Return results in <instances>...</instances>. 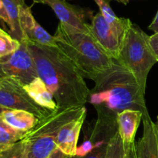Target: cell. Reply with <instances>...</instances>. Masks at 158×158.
Here are the masks:
<instances>
[{"instance_id":"8","label":"cell","mask_w":158,"mask_h":158,"mask_svg":"<svg viewBox=\"0 0 158 158\" xmlns=\"http://www.w3.org/2000/svg\"><path fill=\"white\" fill-rule=\"evenodd\" d=\"M89 33L110 57L114 60L118 59L120 45L124 37L100 12L92 17Z\"/></svg>"},{"instance_id":"2","label":"cell","mask_w":158,"mask_h":158,"mask_svg":"<svg viewBox=\"0 0 158 158\" xmlns=\"http://www.w3.org/2000/svg\"><path fill=\"white\" fill-rule=\"evenodd\" d=\"M95 85L89 91L88 102L97 110L117 116L125 109L140 110L143 119H151L142 90L132 73L114 60L112 66L96 77Z\"/></svg>"},{"instance_id":"29","label":"cell","mask_w":158,"mask_h":158,"mask_svg":"<svg viewBox=\"0 0 158 158\" xmlns=\"http://www.w3.org/2000/svg\"><path fill=\"white\" fill-rule=\"evenodd\" d=\"M34 2H38V3H43V0H33Z\"/></svg>"},{"instance_id":"27","label":"cell","mask_w":158,"mask_h":158,"mask_svg":"<svg viewBox=\"0 0 158 158\" xmlns=\"http://www.w3.org/2000/svg\"><path fill=\"white\" fill-rule=\"evenodd\" d=\"M116 1H117L118 2L123 3V4H124V5H127L129 3V2L131 1V0H116Z\"/></svg>"},{"instance_id":"15","label":"cell","mask_w":158,"mask_h":158,"mask_svg":"<svg viewBox=\"0 0 158 158\" xmlns=\"http://www.w3.org/2000/svg\"><path fill=\"white\" fill-rule=\"evenodd\" d=\"M0 116L9 126L22 132L30 130L40 119L32 113L21 109H7Z\"/></svg>"},{"instance_id":"14","label":"cell","mask_w":158,"mask_h":158,"mask_svg":"<svg viewBox=\"0 0 158 158\" xmlns=\"http://www.w3.org/2000/svg\"><path fill=\"white\" fill-rule=\"evenodd\" d=\"M23 86L29 96L41 107L50 111H55L59 108L52 93L40 77Z\"/></svg>"},{"instance_id":"11","label":"cell","mask_w":158,"mask_h":158,"mask_svg":"<svg viewBox=\"0 0 158 158\" xmlns=\"http://www.w3.org/2000/svg\"><path fill=\"white\" fill-rule=\"evenodd\" d=\"M86 116V108H84L79 116L65 123L59 130L56 138L57 148L66 156L77 155V143Z\"/></svg>"},{"instance_id":"21","label":"cell","mask_w":158,"mask_h":158,"mask_svg":"<svg viewBox=\"0 0 158 158\" xmlns=\"http://www.w3.org/2000/svg\"><path fill=\"white\" fill-rule=\"evenodd\" d=\"M27 142L24 138L0 153V158H26Z\"/></svg>"},{"instance_id":"20","label":"cell","mask_w":158,"mask_h":158,"mask_svg":"<svg viewBox=\"0 0 158 158\" xmlns=\"http://www.w3.org/2000/svg\"><path fill=\"white\" fill-rule=\"evenodd\" d=\"M20 46V42L0 28V58L15 52Z\"/></svg>"},{"instance_id":"16","label":"cell","mask_w":158,"mask_h":158,"mask_svg":"<svg viewBox=\"0 0 158 158\" xmlns=\"http://www.w3.org/2000/svg\"><path fill=\"white\" fill-rule=\"evenodd\" d=\"M111 0H94L100 9V12L105 19L114 26L123 37L132 22L130 19L120 18L115 15L110 6Z\"/></svg>"},{"instance_id":"33","label":"cell","mask_w":158,"mask_h":158,"mask_svg":"<svg viewBox=\"0 0 158 158\" xmlns=\"http://www.w3.org/2000/svg\"><path fill=\"white\" fill-rule=\"evenodd\" d=\"M0 79H1V78H0Z\"/></svg>"},{"instance_id":"24","label":"cell","mask_w":158,"mask_h":158,"mask_svg":"<svg viewBox=\"0 0 158 158\" xmlns=\"http://www.w3.org/2000/svg\"><path fill=\"white\" fill-rule=\"evenodd\" d=\"M127 158H138L137 151H136L135 142L131 144H127Z\"/></svg>"},{"instance_id":"3","label":"cell","mask_w":158,"mask_h":158,"mask_svg":"<svg viewBox=\"0 0 158 158\" xmlns=\"http://www.w3.org/2000/svg\"><path fill=\"white\" fill-rule=\"evenodd\" d=\"M54 37L60 52L84 78L94 81L114 64V59L102 49L89 32L60 22Z\"/></svg>"},{"instance_id":"28","label":"cell","mask_w":158,"mask_h":158,"mask_svg":"<svg viewBox=\"0 0 158 158\" xmlns=\"http://www.w3.org/2000/svg\"><path fill=\"white\" fill-rule=\"evenodd\" d=\"M7 109H8V108H4V107H2V106H1V105H0V116H1V115L2 114V113L4 112L5 111H6Z\"/></svg>"},{"instance_id":"10","label":"cell","mask_w":158,"mask_h":158,"mask_svg":"<svg viewBox=\"0 0 158 158\" xmlns=\"http://www.w3.org/2000/svg\"><path fill=\"white\" fill-rule=\"evenodd\" d=\"M19 23L24 38L23 40L57 47L54 36L50 35L37 23L31 12L30 7L25 3V1L21 3L19 7Z\"/></svg>"},{"instance_id":"26","label":"cell","mask_w":158,"mask_h":158,"mask_svg":"<svg viewBox=\"0 0 158 158\" xmlns=\"http://www.w3.org/2000/svg\"><path fill=\"white\" fill-rule=\"evenodd\" d=\"M148 28H149V29L152 30L154 33H158V10L155 17H154V20H153L152 23L150 24L149 27Z\"/></svg>"},{"instance_id":"5","label":"cell","mask_w":158,"mask_h":158,"mask_svg":"<svg viewBox=\"0 0 158 158\" xmlns=\"http://www.w3.org/2000/svg\"><path fill=\"white\" fill-rule=\"evenodd\" d=\"M84 108L59 107L47 116L40 119L23 137L27 142L26 158H47L57 148L56 138L60 129L79 116Z\"/></svg>"},{"instance_id":"30","label":"cell","mask_w":158,"mask_h":158,"mask_svg":"<svg viewBox=\"0 0 158 158\" xmlns=\"http://www.w3.org/2000/svg\"><path fill=\"white\" fill-rule=\"evenodd\" d=\"M73 158H80V157H79V156H73Z\"/></svg>"},{"instance_id":"19","label":"cell","mask_w":158,"mask_h":158,"mask_svg":"<svg viewBox=\"0 0 158 158\" xmlns=\"http://www.w3.org/2000/svg\"><path fill=\"white\" fill-rule=\"evenodd\" d=\"M127 146L123 142L118 131L110 139L105 158H127Z\"/></svg>"},{"instance_id":"32","label":"cell","mask_w":158,"mask_h":158,"mask_svg":"<svg viewBox=\"0 0 158 158\" xmlns=\"http://www.w3.org/2000/svg\"><path fill=\"white\" fill-rule=\"evenodd\" d=\"M68 158H73V156H69Z\"/></svg>"},{"instance_id":"13","label":"cell","mask_w":158,"mask_h":158,"mask_svg":"<svg viewBox=\"0 0 158 158\" xmlns=\"http://www.w3.org/2000/svg\"><path fill=\"white\" fill-rule=\"evenodd\" d=\"M143 118V112L140 110L125 109L117 116L118 133L123 142L131 144L135 142L137 129Z\"/></svg>"},{"instance_id":"17","label":"cell","mask_w":158,"mask_h":158,"mask_svg":"<svg viewBox=\"0 0 158 158\" xmlns=\"http://www.w3.org/2000/svg\"><path fill=\"white\" fill-rule=\"evenodd\" d=\"M10 20V35L19 42L24 40L19 23V7L24 0H2Z\"/></svg>"},{"instance_id":"31","label":"cell","mask_w":158,"mask_h":158,"mask_svg":"<svg viewBox=\"0 0 158 158\" xmlns=\"http://www.w3.org/2000/svg\"><path fill=\"white\" fill-rule=\"evenodd\" d=\"M62 1H66V0H62ZM44 2V0H43V3Z\"/></svg>"},{"instance_id":"6","label":"cell","mask_w":158,"mask_h":158,"mask_svg":"<svg viewBox=\"0 0 158 158\" xmlns=\"http://www.w3.org/2000/svg\"><path fill=\"white\" fill-rule=\"evenodd\" d=\"M37 77L35 60L26 40L20 42L15 52L0 58V78L12 77L25 85Z\"/></svg>"},{"instance_id":"7","label":"cell","mask_w":158,"mask_h":158,"mask_svg":"<svg viewBox=\"0 0 158 158\" xmlns=\"http://www.w3.org/2000/svg\"><path fill=\"white\" fill-rule=\"evenodd\" d=\"M0 105L8 109H21L29 112L43 119L53 111L39 105L19 81L12 77L0 79Z\"/></svg>"},{"instance_id":"22","label":"cell","mask_w":158,"mask_h":158,"mask_svg":"<svg viewBox=\"0 0 158 158\" xmlns=\"http://www.w3.org/2000/svg\"><path fill=\"white\" fill-rule=\"evenodd\" d=\"M149 42L158 60V33H154L153 35L150 36Z\"/></svg>"},{"instance_id":"9","label":"cell","mask_w":158,"mask_h":158,"mask_svg":"<svg viewBox=\"0 0 158 158\" xmlns=\"http://www.w3.org/2000/svg\"><path fill=\"white\" fill-rule=\"evenodd\" d=\"M43 4L48 5L52 8L60 23L79 30L89 33L90 23H87L86 19L91 12H87L86 9L62 0H44Z\"/></svg>"},{"instance_id":"25","label":"cell","mask_w":158,"mask_h":158,"mask_svg":"<svg viewBox=\"0 0 158 158\" xmlns=\"http://www.w3.org/2000/svg\"><path fill=\"white\" fill-rule=\"evenodd\" d=\"M69 156L63 153L59 148H56L47 158H68Z\"/></svg>"},{"instance_id":"1","label":"cell","mask_w":158,"mask_h":158,"mask_svg":"<svg viewBox=\"0 0 158 158\" xmlns=\"http://www.w3.org/2000/svg\"><path fill=\"white\" fill-rule=\"evenodd\" d=\"M38 76L52 93L60 108H78L88 102L89 91L84 77L58 47L26 40Z\"/></svg>"},{"instance_id":"4","label":"cell","mask_w":158,"mask_h":158,"mask_svg":"<svg viewBox=\"0 0 158 158\" xmlns=\"http://www.w3.org/2000/svg\"><path fill=\"white\" fill-rule=\"evenodd\" d=\"M149 37L138 26L131 23L120 45L117 60L132 73L144 92L150 71L158 62Z\"/></svg>"},{"instance_id":"18","label":"cell","mask_w":158,"mask_h":158,"mask_svg":"<svg viewBox=\"0 0 158 158\" xmlns=\"http://www.w3.org/2000/svg\"><path fill=\"white\" fill-rule=\"evenodd\" d=\"M26 133L9 126L0 116V153L9 149L23 139Z\"/></svg>"},{"instance_id":"12","label":"cell","mask_w":158,"mask_h":158,"mask_svg":"<svg viewBox=\"0 0 158 158\" xmlns=\"http://www.w3.org/2000/svg\"><path fill=\"white\" fill-rule=\"evenodd\" d=\"M143 136L135 142L138 158H158V116L156 121L143 119Z\"/></svg>"},{"instance_id":"23","label":"cell","mask_w":158,"mask_h":158,"mask_svg":"<svg viewBox=\"0 0 158 158\" xmlns=\"http://www.w3.org/2000/svg\"><path fill=\"white\" fill-rule=\"evenodd\" d=\"M0 20L4 22V23H6L9 27V26H10V20H9V17L8 15L6 7H5L2 0H0Z\"/></svg>"}]
</instances>
